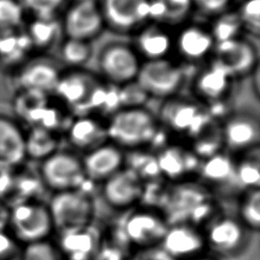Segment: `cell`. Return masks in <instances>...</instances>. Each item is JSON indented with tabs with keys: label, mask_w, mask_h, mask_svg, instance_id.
<instances>
[{
	"label": "cell",
	"mask_w": 260,
	"mask_h": 260,
	"mask_svg": "<svg viewBox=\"0 0 260 260\" xmlns=\"http://www.w3.org/2000/svg\"><path fill=\"white\" fill-rule=\"evenodd\" d=\"M106 130L108 139L118 147L138 149L154 142L158 123L141 107L122 108L110 117Z\"/></svg>",
	"instance_id": "6da1fadb"
},
{
	"label": "cell",
	"mask_w": 260,
	"mask_h": 260,
	"mask_svg": "<svg viewBox=\"0 0 260 260\" xmlns=\"http://www.w3.org/2000/svg\"><path fill=\"white\" fill-rule=\"evenodd\" d=\"M47 206L54 230L60 234L89 228L94 214L90 195L78 189L54 193Z\"/></svg>",
	"instance_id": "7a4b0ae2"
},
{
	"label": "cell",
	"mask_w": 260,
	"mask_h": 260,
	"mask_svg": "<svg viewBox=\"0 0 260 260\" xmlns=\"http://www.w3.org/2000/svg\"><path fill=\"white\" fill-rule=\"evenodd\" d=\"M53 230L47 204L29 199L10 206L7 231L20 245L48 240Z\"/></svg>",
	"instance_id": "3957f363"
},
{
	"label": "cell",
	"mask_w": 260,
	"mask_h": 260,
	"mask_svg": "<svg viewBox=\"0 0 260 260\" xmlns=\"http://www.w3.org/2000/svg\"><path fill=\"white\" fill-rule=\"evenodd\" d=\"M206 249L220 258L242 254L249 245V230L238 217L218 215L206 221L202 229Z\"/></svg>",
	"instance_id": "277c9868"
},
{
	"label": "cell",
	"mask_w": 260,
	"mask_h": 260,
	"mask_svg": "<svg viewBox=\"0 0 260 260\" xmlns=\"http://www.w3.org/2000/svg\"><path fill=\"white\" fill-rule=\"evenodd\" d=\"M40 179L54 193L80 189L87 180L81 158L73 153L59 150L42 160Z\"/></svg>",
	"instance_id": "5b68a950"
},
{
	"label": "cell",
	"mask_w": 260,
	"mask_h": 260,
	"mask_svg": "<svg viewBox=\"0 0 260 260\" xmlns=\"http://www.w3.org/2000/svg\"><path fill=\"white\" fill-rule=\"evenodd\" d=\"M183 69L168 58L146 60L141 63L136 83L147 94L155 98H171L182 86Z\"/></svg>",
	"instance_id": "8992f818"
},
{
	"label": "cell",
	"mask_w": 260,
	"mask_h": 260,
	"mask_svg": "<svg viewBox=\"0 0 260 260\" xmlns=\"http://www.w3.org/2000/svg\"><path fill=\"white\" fill-rule=\"evenodd\" d=\"M169 223L161 211L152 207L133 210L127 217L124 233L130 245L148 249L160 244Z\"/></svg>",
	"instance_id": "52a82bcc"
},
{
	"label": "cell",
	"mask_w": 260,
	"mask_h": 260,
	"mask_svg": "<svg viewBox=\"0 0 260 260\" xmlns=\"http://www.w3.org/2000/svg\"><path fill=\"white\" fill-rule=\"evenodd\" d=\"M159 245L171 260H192L206 250L202 229L188 222L169 224Z\"/></svg>",
	"instance_id": "ba28073f"
},
{
	"label": "cell",
	"mask_w": 260,
	"mask_h": 260,
	"mask_svg": "<svg viewBox=\"0 0 260 260\" xmlns=\"http://www.w3.org/2000/svg\"><path fill=\"white\" fill-rule=\"evenodd\" d=\"M99 64L109 83L122 86L135 81L141 62L134 49L123 44H115L103 51Z\"/></svg>",
	"instance_id": "9c48e42d"
},
{
	"label": "cell",
	"mask_w": 260,
	"mask_h": 260,
	"mask_svg": "<svg viewBox=\"0 0 260 260\" xmlns=\"http://www.w3.org/2000/svg\"><path fill=\"white\" fill-rule=\"evenodd\" d=\"M211 55V62L223 69L231 78L247 75L257 65L256 50L241 38L215 43Z\"/></svg>",
	"instance_id": "30bf717a"
},
{
	"label": "cell",
	"mask_w": 260,
	"mask_h": 260,
	"mask_svg": "<svg viewBox=\"0 0 260 260\" xmlns=\"http://www.w3.org/2000/svg\"><path fill=\"white\" fill-rule=\"evenodd\" d=\"M161 122L172 131L185 133L194 138L210 122V116L203 113L195 104L181 101L169 100L160 110Z\"/></svg>",
	"instance_id": "8fae6325"
},
{
	"label": "cell",
	"mask_w": 260,
	"mask_h": 260,
	"mask_svg": "<svg viewBox=\"0 0 260 260\" xmlns=\"http://www.w3.org/2000/svg\"><path fill=\"white\" fill-rule=\"evenodd\" d=\"M105 24L101 6L96 2L75 1L65 13L63 29L68 39L89 42L102 31Z\"/></svg>",
	"instance_id": "7c38bea8"
},
{
	"label": "cell",
	"mask_w": 260,
	"mask_h": 260,
	"mask_svg": "<svg viewBox=\"0 0 260 260\" xmlns=\"http://www.w3.org/2000/svg\"><path fill=\"white\" fill-rule=\"evenodd\" d=\"M144 183L134 171L124 167L103 182V197L112 207L118 209L132 207L142 199Z\"/></svg>",
	"instance_id": "4fadbf2b"
},
{
	"label": "cell",
	"mask_w": 260,
	"mask_h": 260,
	"mask_svg": "<svg viewBox=\"0 0 260 260\" xmlns=\"http://www.w3.org/2000/svg\"><path fill=\"white\" fill-rule=\"evenodd\" d=\"M105 23L121 31L138 28L149 19V0H103Z\"/></svg>",
	"instance_id": "5bb4252c"
},
{
	"label": "cell",
	"mask_w": 260,
	"mask_h": 260,
	"mask_svg": "<svg viewBox=\"0 0 260 260\" xmlns=\"http://www.w3.org/2000/svg\"><path fill=\"white\" fill-rule=\"evenodd\" d=\"M81 162L88 181L103 183L124 168L125 155L117 145L104 143L86 151Z\"/></svg>",
	"instance_id": "9a60e30c"
},
{
	"label": "cell",
	"mask_w": 260,
	"mask_h": 260,
	"mask_svg": "<svg viewBox=\"0 0 260 260\" xmlns=\"http://www.w3.org/2000/svg\"><path fill=\"white\" fill-rule=\"evenodd\" d=\"M25 158L24 132L15 122L0 116V174L15 172Z\"/></svg>",
	"instance_id": "2e32d148"
},
{
	"label": "cell",
	"mask_w": 260,
	"mask_h": 260,
	"mask_svg": "<svg viewBox=\"0 0 260 260\" xmlns=\"http://www.w3.org/2000/svg\"><path fill=\"white\" fill-rule=\"evenodd\" d=\"M221 135L222 142L229 150L234 152L251 150L259 142V122L246 114L235 115L225 122Z\"/></svg>",
	"instance_id": "e0dca14e"
},
{
	"label": "cell",
	"mask_w": 260,
	"mask_h": 260,
	"mask_svg": "<svg viewBox=\"0 0 260 260\" xmlns=\"http://www.w3.org/2000/svg\"><path fill=\"white\" fill-rule=\"evenodd\" d=\"M96 83L98 80L89 73L72 70L61 74L54 93L72 111L79 113Z\"/></svg>",
	"instance_id": "ac0fdd59"
},
{
	"label": "cell",
	"mask_w": 260,
	"mask_h": 260,
	"mask_svg": "<svg viewBox=\"0 0 260 260\" xmlns=\"http://www.w3.org/2000/svg\"><path fill=\"white\" fill-rule=\"evenodd\" d=\"M155 157L159 174L176 182L184 181L191 174L198 173L201 162L192 150L180 146H166Z\"/></svg>",
	"instance_id": "d6986e66"
},
{
	"label": "cell",
	"mask_w": 260,
	"mask_h": 260,
	"mask_svg": "<svg viewBox=\"0 0 260 260\" xmlns=\"http://www.w3.org/2000/svg\"><path fill=\"white\" fill-rule=\"evenodd\" d=\"M214 45L210 30L198 24L183 27L174 42L179 54L189 61H198L211 55Z\"/></svg>",
	"instance_id": "ffe728a7"
},
{
	"label": "cell",
	"mask_w": 260,
	"mask_h": 260,
	"mask_svg": "<svg viewBox=\"0 0 260 260\" xmlns=\"http://www.w3.org/2000/svg\"><path fill=\"white\" fill-rule=\"evenodd\" d=\"M61 74L54 63L36 61L20 70L17 81L20 89L37 90L49 94L54 93Z\"/></svg>",
	"instance_id": "44dd1931"
},
{
	"label": "cell",
	"mask_w": 260,
	"mask_h": 260,
	"mask_svg": "<svg viewBox=\"0 0 260 260\" xmlns=\"http://www.w3.org/2000/svg\"><path fill=\"white\" fill-rule=\"evenodd\" d=\"M68 140L75 148L88 151L108 140L106 124L92 116H79L67 129Z\"/></svg>",
	"instance_id": "7402d4cb"
},
{
	"label": "cell",
	"mask_w": 260,
	"mask_h": 260,
	"mask_svg": "<svg viewBox=\"0 0 260 260\" xmlns=\"http://www.w3.org/2000/svg\"><path fill=\"white\" fill-rule=\"evenodd\" d=\"M136 53L146 60L168 58L174 46L170 34L158 23L148 24L140 29L136 40Z\"/></svg>",
	"instance_id": "603a6c76"
},
{
	"label": "cell",
	"mask_w": 260,
	"mask_h": 260,
	"mask_svg": "<svg viewBox=\"0 0 260 260\" xmlns=\"http://www.w3.org/2000/svg\"><path fill=\"white\" fill-rule=\"evenodd\" d=\"M232 78L218 65L211 64L202 70L195 79V92L208 103L219 102L229 91Z\"/></svg>",
	"instance_id": "cb8c5ba5"
},
{
	"label": "cell",
	"mask_w": 260,
	"mask_h": 260,
	"mask_svg": "<svg viewBox=\"0 0 260 260\" xmlns=\"http://www.w3.org/2000/svg\"><path fill=\"white\" fill-rule=\"evenodd\" d=\"M236 160L221 151L202 159L198 170L203 182L213 185H225L235 181Z\"/></svg>",
	"instance_id": "d4e9b609"
},
{
	"label": "cell",
	"mask_w": 260,
	"mask_h": 260,
	"mask_svg": "<svg viewBox=\"0 0 260 260\" xmlns=\"http://www.w3.org/2000/svg\"><path fill=\"white\" fill-rule=\"evenodd\" d=\"M87 229L61 234L57 244L66 260H89L98 250V242Z\"/></svg>",
	"instance_id": "484cf974"
},
{
	"label": "cell",
	"mask_w": 260,
	"mask_h": 260,
	"mask_svg": "<svg viewBox=\"0 0 260 260\" xmlns=\"http://www.w3.org/2000/svg\"><path fill=\"white\" fill-rule=\"evenodd\" d=\"M49 105L48 94L37 90L20 89L14 99L16 115L31 127L39 126Z\"/></svg>",
	"instance_id": "4316f807"
},
{
	"label": "cell",
	"mask_w": 260,
	"mask_h": 260,
	"mask_svg": "<svg viewBox=\"0 0 260 260\" xmlns=\"http://www.w3.org/2000/svg\"><path fill=\"white\" fill-rule=\"evenodd\" d=\"M25 134L26 157L36 160H44L57 151V133L41 126H32Z\"/></svg>",
	"instance_id": "83f0119b"
},
{
	"label": "cell",
	"mask_w": 260,
	"mask_h": 260,
	"mask_svg": "<svg viewBox=\"0 0 260 260\" xmlns=\"http://www.w3.org/2000/svg\"><path fill=\"white\" fill-rule=\"evenodd\" d=\"M31 49L26 32L18 29L0 30V60L6 65L22 61Z\"/></svg>",
	"instance_id": "f1b7e54d"
},
{
	"label": "cell",
	"mask_w": 260,
	"mask_h": 260,
	"mask_svg": "<svg viewBox=\"0 0 260 260\" xmlns=\"http://www.w3.org/2000/svg\"><path fill=\"white\" fill-rule=\"evenodd\" d=\"M32 48L47 49L57 41L59 25L55 18H36L25 31Z\"/></svg>",
	"instance_id": "f546056e"
},
{
	"label": "cell",
	"mask_w": 260,
	"mask_h": 260,
	"mask_svg": "<svg viewBox=\"0 0 260 260\" xmlns=\"http://www.w3.org/2000/svg\"><path fill=\"white\" fill-rule=\"evenodd\" d=\"M249 231H258L260 226V191L245 190L239 204V217Z\"/></svg>",
	"instance_id": "4dcf8cb0"
},
{
	"label": "cell",
	"mask_w": 260,
	"mask_h": 260,
	"mask_svg": "<svg viewBox=\"0 0 260 260\" xmlns=\"http://www.w3.org/2000/svg\"><path fill=\"white\" fill-rule=\"evenodd\" d=\"M235 182L245 190L259 189L260 164L258 155H249L236 161Z\"/></svg>",
	"instance_id": "1f68e13d"
},
{
	"label": "cell",
	"mask_w": 260,
	"mask_h": 260,
	"mask_svg": "<svg viewBox=\"0 0 260 260\" xmlns=\"http://www.w3.org/2000/svg\"><path fill=\"white\" fill-rule=\"evenodd\" d=\"M216 16V19L209 28L215 43L240 38L239 35L243 26L237 12L224 11Z\"/></svg>",
	"instance_id": "d6a6232c"
},
{
	"label": "cell",
	"mask_w": 260,
	"mask_h": 260,
	"mask_svg": "<svg viewBox=\"0 0 260 260\" xmlns=\"http://www.w3.org/2000/svg\"><path fill=\"white\" fill-rule=\"evenodd\" d=\"M91 53L92 49L89 42L68 38L60 49L62 60L71 67L84 65L90 59Z\"/></svg>",
	"instance_id": "836d02e7"
},
{
	"label": "cell",
	"mask_w": 260,
	"mask_h": 260,
	"mask_svg": "<svg viewBox=\"0 0 260 260\" xmlns=\"http://www.w3.org/2000/svg\"><path fill=\"white\" fill-rule=\"evenodd\" d=\"M21 260H66L57 244L44 240L22 246Z\"/></svg>",
	"instance_id": "e575fe53"
},
{
	"label": "cell",
	"mask_w": 260,
	"mask_h": 260,
	"mask_svg": "<svg viewBox=\"0 0 260 260\" xmlns=\"http://www.w3.org/2000/svg\"><path fill=\"white\" fill-rule=\"evenodd\" d=\"M161 7L160 23L177 24L184 21L192 11L193 0H157Z\"/></svg>",
	"instance_id": "d590c367"
},
{
	"label": "cell",
	"mask_w": 260,
	"mask_h": 260,
	"mask_svg": "<svg viewBox=\"0 0 260 260\" xmlns=\"http://www.w3.org/2000/svg\"><path fill=\"white\" fill-rule=\"evenodd\" d=\"M24 18V8L19 0H0V30L18 29Z\"/></svg>",
	"instance_id": "8d00e7d4"
},
{
	"label": "cell",
	"mask_w": 260,
	"mask_h": 260,
	"mask_svg": "<svg viewBox=\"0 0 260 260\" xmlns=\"http://www.w3.org/2000/svg\"><path fill=\"white\" fill-rule=\"evenodd\" d=\"M243 28L258 35L260 26V0H245L237 11Z\"/></svg>",
	"instance_id": "74e56055"
},
{
	"label": "cell",
	"mask_w": 260,
	"mask_h": 260,
	"mask_svg": "<svg viewBox=\"0 0 260 260\" xmlns=\"http://www.w3.org/2000/svg\"><path fill=\"white\" fill-rule=\"evenodd\" d=\"M24 9L29 10L36 18H55L65 0H19Z\"/></svg>",
	"instance_id": "f35d334b"
},
{
	"label": "cell",
	"mask_w": 260,
	"mask_h": 260,
	"mask_svg": "<svg viewBox=\"0 0 260 260\" xmlns=\"http://www.w3.org/2000/svg\"><path fill=\"white\" fill-rule=\"evenodd\" d=\"M22 245L8 231L0 233V260H21Z\"/></svg>",
	"instance_id": "ab89813d"
},
{
	"label": "cell",
	"mask_w": 260,
	"mask_h": 260,
	"mask_svg": "<svg viewBox=\"0 0 260 260\" xmlns=\"http://www.w3.org/2000/svg\"><path fill=\"white\" fill-rule=\"evenodd\" d=\"M232 0H193L194 7L196 6L202 12L212 15H218L230 6Z\"/></svg>",
	"instance_id": "60d3db41"
},
{
	"label": "cell",
	"mask_w": 260,
	"mask_h": 260,
	"mask_svg": "<svg viewBox=\"0 0 260 260\" xmlns=\"http://www.w3.org/2000/svg\"><path fill=\"white\" fill-rule=\"evenodd\" d=\"M10 214V206L0 198V233L5 232L8 229Z\"/></svg>",
	"instance_id": "b9f144b4"
},
{
	"label": "cell",
	"mask_w": 260,
	"mask_h": 260,
	"mask_svg": "<svg viewBox=\"0 0 260 260\" xmlns=\"http://www.w3.org/2000/svg\"><path fill=\"white\" fill-rule=\"evenodd\" d=\"M96 260H122V257L114 250H106L104 252L96 250L95 254Z\"/></svg>",
	"instance_id": "7bdbcfd3"
},
{
	"label": "cell",
	"mask_w": 260,
	"mask_h": 260,
	"mask_svg": "<svg viewBox=\"0 0 260 260\" xmlns=\"http://www.w3.org/2000/svg\"><path fill=\"white\" fill-rule=\"evenodd\" d=\"M192 260H216L214 258H211V257H207V256H200V257H197V258H194Z\"/></svg>",
	"instance_id": "ee69618b"
},
{
	"label": "cell",
	"mask_w": 260,
	"mask_h": 260,
	"mask_svg": "<svg viewBox=\"0 0 260 260\" xmlns=\"http://www.w3.org/2000/svg\"><path fill=\"white\" fill-rule=\"evenodd\" d=\"M75 1H81V2H96V0H75Z\"/></svg>",
	"instance_id": "f6af8a7d"
}]
</instances>
